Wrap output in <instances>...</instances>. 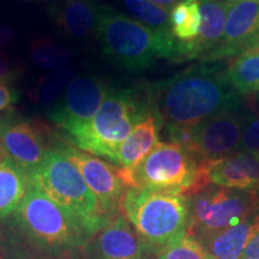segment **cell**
Returning <instances> with one entry per match:
<instances>
[{
	"instance_id": "1",
	"label": "cell",
	"mask_w": 259,
	"mask_h": 259,
	"mask_svg": "<svg viewBox=\"0 0 259 259\" xmlns=\"http://www.w3.org/2000/svg\"><path fill=\"white\" fill-rule=\"evenodd\" d=\"M222 61L196 64L176 76L148 85V95L162 127L192 128L210 116L240 106Z\"/></svg>"
},
{
	"instance_id": "2",
	"label": "cell",
	"mask_w": 259,
	"mask_h": 259,
	"mask_svg": "<svg viewBox=\"0 0 259 259\" xmlns=\"http://www.w3.org/2000/svg\"><path fill=\"white\" fill-rule=\"evenodd\" d=\"M34 259H59L84 248L95 235L72 212L29 183L18 208L0 226Z\"/></svg>"
},
{
	"instance_id": "3",
	"label": "cell",
	"mask_w": 259,
	"mask_h": 259,
	"mask_svg": "<svg viewBox=\"0 0 259 259\" xmlns=\"http://www.w3.org/2000/svg\"><path fill=\"white\" fill-rule=\"evenodd\" d=\"M151 113L155 112L147 89L109 88L94 118L71 134L70 138L80 150L116 164L120 144Z\"/></svg>"
},
{
	"instance_id": "4",
	"label": "cell",
	"mask_w": 259,
	"mask_h": 259,
	"mask_svg": "<svg viewBox=\"0 0 259 259\" xmlns=\"http://www.w3.org/2000/svg\"><path fill=\"white\" fill-rule=\"evenodd\" d=\"M96 34L103 54L124 70L142 72L162 58L176 61V44L111 6H99Z\"/></svg>"
},
{
	"instance_id": "5",
	"label": "cell",
	"mask_w": 259,
	"mask_h": 259,
	"mask_svg": "<svg viewBox=\"0 0 259 259\" xmlns=\"http://www.w3.org/2000/svg\"><path fill=\"white\" fill-rule=\"evenodd\" d=\"M120 212L156 253L170 241L186 235L189 229V199L171 191L128 187Z\"/></svg>"
},
{
	"instance_id": "6",
	"label": "cell",
	"mask_w": 259,
	"mask_h": 259,
	"mask_svg": "<svg viewBox=\"0 0 259 259\" xmlns=\"http://www.w3.org/2000/svg\"><path fill=\"white\" fill-rule=\"evenodd\" d=\"M208 164L184 145L158 143L138 164L119 171L127 189L171 191L189 197L209 185Z\"/></svg>"
},
{
	"instance_id": "7",
	"label": "cell",
	"mask_w": 259,
	"mask_h": 259,
	"mask_svg": "<svg viewBox=\"0 0 259 259\" xmlns=\"http://www.w3.org/2000/svg\"><path fill=\"white\" fill-rule=\"evenodd\" d=\"M29 183L76 215L95 234L111 220L102 213L77 167L57 148L48 151L41 166L29 177Z\"/></svg>"
},
{
	"instance_id": "8",
	"label": "cell",
	"mask_w": 259,
	"mask_h": 259,
	"mask_svg": "<svg viewBox=\"0 0 259 259\" xmlns=\"http://www.w3.org/2000/svg\"><path fill=\"white\" fill-rule=\"evenodd\" d=\"M187 199L190 208L187 234L197 240L259 213V194L255 191L208 185Z\"/></svg>"
},
{
	"instance_id": "9",
	"label": "cell",
	"mask_w": 259,
	"mask_h": 259,
	"mask_svg": "<svg viewBox=\"0 0 259 259\" xmlns=\"http://www.w3.org/2000/svg\"><path fill=\"white\" fill-rule=\"evenodd\" d=\"M250 119L238 106L210 116L192 128L167 130V132L171 143L184 145L199 160L212 162L238 150Z\"/></svg>"
},
{
	"instance_id": "10",
	"label": "cell",
	"mask_w": 259,
	"mask_h": 259,
	"mask_svg": "<svg viewBox=\"0 0 259 259\" xmlns=\"http://www.w3.org/2000/svg\"><path fill=\"white\" fill-rule=\"evenodd\" d=\"M46 128L21 116L0 119V160L21 168L28 178L41 166L48 151Z\"/></svg>"
},
{
	"instance_id": "11",
	"label": "cell",
	"mask_w": 259,
	"mask_h": 259,
	"mask_svg": "<svg viewBox=\"0 0 259 259\" xmlns=\"http://www.w3.org/2000/svg\"><path fill=\"white\" fill-rule=\"evenodd\" d=\"M109 90L108 83L95 76H74L47 115L67 135L83 127L94 118Z\"/></svg>"
},
{
	"instance_id": "12",
	"label": "cell",
	"mask_w": 259,
	"mask_h": 259,
	"mask_svg": "<svg viewBox=\"0 0 259 259\" xmlns=\"http://www.w3.org/2000/svg\"><path fill=\"white\" fill-rule=\"evenodd\" d=\"M57 149L82 174L84 181L96 197L103 215L107 219H112L121 213V200L127 187L121 179L119 168L72 145L61 144Z\"/></svg>"
},
{
	"instance_id": "13",
	"label": "cell",
	"mask_w": 259,
	"mask_h": 259,
	"mask_svg": "<svg viewBox=\"0 0 259 259\" xmlns=\"http://www.w3.org/2000/svg\"><path fill=\"white\" fill-rule=\"evenodd\" d=\"M259 47V3L254 0H227L226 23L219 46L202 63L235 58Z\"/></svg>"
},
{
	"instance_id": "14",
	"label": "cell",
	"mask_w": 259,
	"mask_h": 259,
	"mask_svg": "<svg viewBox=\"0 0 259 259\" xmlns=\"http://www.w3.org/2000/svg\"><path fill=\"white\" fill-rule=\"evenodd\" d=\"M84 250L88 259H149L153 253L131 223L118 213L90 239Z\"/></svg>"
},
{
	"instance_id": "15",
	"label": "cell",
	"mask_w": 259,
	"mask_h": 259,
	"mask_svg": "<svg viewBox=\"0 0 259 259\" xmlns=\"http://www.w3.org/2000/svg\"><path fill=\"white\" fill-rule=\"evenodd\" d=\"M206 180L210 185L242 191H259V157L251 151L238 150L209 162Z\"/></svg>"
},
{
	"instance_id": "16",
	"label": "cell",
	"mask_w": 259,
	"mask_h": 259,
	"mask_svg": "<svg viewBox=\"0 0 259 259\" xmlns=\"http://www.w3.org/2000/svg\"><path fill=\"white\" fill-rule=\"evenodd\" d=\"M227 0H200V23L198 37L178 48L176 61L200 60L219 46L226 23Z\"/></svg>"
},
{
	"instance_id": "17",
	"label": "cell",
	"mask_w": 259,
	"mask_h": 259,
	"mask_svg": "<svg viewBox=\"0 0 259 259\" xmlns=\"http://www.w3.org/2000/svg\"><path fill=\"white\" fill-rule=\"evenodd\" d=\"M161 128L162 124L155 113L149 114L136 125L118 149L116 166L121 169H128L138 164L160 143Z\"/></svg>"
},
{
	"instance_id": "18",
	"label": "cell",
	"mask_w": 259,
	"mask_h": 259,
	"mask_svg": "<svg viewBox=\"0 0 259 259\" xmlns=\"http://www.w3.org/2000/svg\"><path fill=\"white\" fill-rule=\"evenodd\" d=\"M258 221L259 213L198 241L213 259H241L248 238Z\"/></svg>"
},
{
	"instance_id": "19",
	"label": "cell",
	"mask_w": 259,
	"mask_h": 259,
	"mask_svg": "<svg viewBox=\"0 0 259 259\" xmlns=\"http://www.w3.org/2000/svg\"><path fill=\"white\" fill-rule=\"evenodd\" d=\"M99 6L94 0H64L57 8V23L67 36H89L96 31Z\"/></svg>"
},
{
	"instance_id": "20",
	"label": "cell",
	"mask_w": 259,
	"mask_h": 259,
	"mask_svg": "<svg viewBox=\"0 0 259 259\" xmlns=\"http://www.w3.org/2000/svg\"><path fill=\"white\" fill-rule=\"evenodd\" d=\"M29 178L8 160H0V226L18 208L27 192Z\"/></svg>"
},
{
	"instance_id": "21",
	"label": "cell",
	"mask_w": 259,
	"mask_h": 259,
	"mask_svg": "<svg viewBox=\"0 0 259 259\" xmlns=\"http://www.w3.org/2000/svg\"><path fill=\"white\" fill-rule=\"evenodd\" d=\"M226 77L239 95H259V47L233 58Z\"/></svg>"
},
{
	"instance_id": "22",
	"label": "cell",
	"mask_w": 259,
	"mask_h": 259,
	"mask_svg": "<svg viewBox=\"0 0 259 259\" xmlns=\"http://www.w3.org/2000/svg\"><path fill=\"white\" fill-rule=\"evenodd\" d=\"M200 23V0H180L170 9V32L177 42V51L198 37Z\"/></svg>"
},
{
	"instance_id": "23",
	"label": "cell",
	"mask_w": 259,
	"mask_h": 259,
	"mask_svg": "<svg viewBox=\"0 0 259 259\" xmlns=\"http://www.w3.org/2000/svg\"><path fill=\"white\" fill-rule=\"evenodd\" d=\"M121 4L132 18L156 32L158 36L176 44L170 32L169 11L149 0H121Z\"/></svg>"
},
{
	"instance_id": "24",
	"label": "cell",
	"mask_w": 259,
	"mask_h": 259,
	"mask_svg": "<svg viewBox=\"0 0 259 259\" xmlns=\"http://www.w3.org/2000/svg\"><path fill=\"white\" fill-rule=\"evenodd\" d=\"M74 77V70L71 67H61L53 70L37 80L34 88L29 93L32 103L40 106H54L64 95L71 80Z\"/></svg>"
},
{
	"instance_id": "25",
	"label": "cell",
	"mask_w": 259,
	"mask_h": 259,
	"mask_svg": "<svg viewBox=\"0 0 259 259\" xmlns=\"http://www.w3.org/2000/svg\"><path fill=\"white\" fill-rule=\"evenodd\" d=\"M72 53L63 45L50 40L38 38L32 42L30 47V59L35 66L45 70H58L66 67L70 63Z\"/></svg>"
},
{
	"instance_id": "26",
	"label": "cell",
	"mask_w": 259,
	"mask_h": 259,
	"mask_svg": "<svg viewBox=\"0 0 259 259\" xmlns=\"http://www.w3.org/2000/svg\"><path fill=\"white\" fill-rule=\"evenodd\" d=\"M157 259H213L196 238L180 236L157 251Z\"/></svg>"
},
{
	"instance_id": "27",
	"label": "cell",
	"mask_w": 259,
	"mask_h": 259,
	"mask_svg": "<svg viewBox=\"0 0 259 259\" xmlns=\"http://www.w3.org/2000/svg\"><path fill=\"white\" fill-rule=\"evenodd\" d=\"M238 150L259 153V116L250 119L246 124Z\"/></svg>"
},
{
	"instance_id": "28",
	"label": "cell",
	"mask_w": 259,
	"mask_h": 259,
	"mask_svg": "<svg viewBox=\"0 0 259 259\" xmlns=\"http://www.w3.org/2000/svg\"><path fill=\"white\" fill-rule=\"evenodd\" d=\"M0 259H34L21 246L0 232Z\"/></svg>"
},
{
	"instance_id": "29",
	"label": "cell",
	"mask_w": 259,
	"mask_h": 259,
	"mask_svg": "<svg viewBox=\"0 0 259 259\" xmlns=\"http://www.w3.org/2000/svg\"><path fill=\"white\" fill-rule=\"evenodd\" d=\"M19 93L6 80H0V112L8 111L18 102Z\"/></svg>"
},
{
	"instance_id": "30",
	"label": "cell",
	"mask_w": 259,
	"mask_h": 259,
	"mask_svg": "<svg viewBox=\"0 0 259 259\" xmlns=\"http://www.w3.org/2000/svg\"><path fill=\"white\" fill-rule=\"evenodd\" d=\"M241 259H259V221L248 238Z\"/></svg>"
},
{
	"instance_id": "31",
	"label": "cell",
	"mask_w": 259,
	"mask_h": 259,
	"mask_svg": "<svg viewBox=\"0 0 259 259\" xmlns=\"http://www.w3.org/2000/svg\"><path fill=\"white\" fill-rule=\"evenodd\" d=\"M18 77V71L12 66L10 60L5 56L0 54V80H14Z\"/></svg>"
},
{
	"instance_id": "32",
	"label": "cell",
	"mask_w": 259,
	"mask_h": 259,
	"mask_svg": "<svg viewBox=\"0 0 259 259\" xmlns=\"http://www.w3.org/2000/svg\"><path fill=\"white\" fill-rule=\"evenodd\" d=\"M14 38V31L11 29L0 24V50L8 47Z\"/></svg>"
},
{
	"instance_id": "33",
	"label": "cell",
	"mask_w": 259,
	"mask_h": 259,
	"mask_svg": "<svg viewBox=\"0 0 259 259\" xmlns=\"http://www.w3.org/2000/svg\"><path fill=\"white\" fill-rule=\"evenodd\" d=\"M149 2L154 3V4H156L158 6H162V8L164 9L170 10L173 6L177 5L180 0H149Z\"/></svg>"
},
{
	"instance_id": "34",
	"label": "cell",
	"mask_w": 259,
	"mask_h": 259,
	"mask_svg": "<svg viewBox=\"0 0 259 259\" xmlns=\"http://www.w3.org/2000/svg\"><path fill=\"white\" fill-rule=\"evenodd\" d=\"M254 2H257V3H259V0H254Z\"/></svg>"
},
{
	"instance_id": "35",
	"label": "cell",
	"mask_w": 259,
	"mask_h": 259,
	"mask_svg": "<svg viewBox=\"0 0 259 259\" xmlns=\"http://www.w3.org/2000/svg\"><path fill=\"white\" fill-rule=\"evenodd\" d=\"M257 155H258V157H259V153H257Z\"/></svg>"
}]
</instances>
